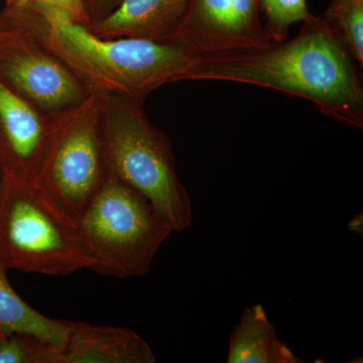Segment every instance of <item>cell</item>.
<instances>
[{
  "label": "cell",
  "mask_w": 363,
  "mask_h": 363,
  "mask_svg": "<svg viewBox=\"0 0 363 363\" xmlns=\"http://www.w3.org/2000/svg\"><path fill=\"white\" fill-rule=\"evenodd\" d=\"M0 123L9 161L30 180L44 145L45 130L35 112L0 83Z\"/></svg>",
  "instance_id": "cell-11"
},
{
  "label": "cell",
  "mask_w": 363,
  "mask_h": 363,
  "mask_svg": "<svg viewBox=\"0 0 363 363\" xmlns=\"http://www.w3.org/2000/svg\"><path fill=\"white\" fill-rule=\"evenodd\" d=\"M259 6L266 18L264 28L272 43L284 42L291 26L303 23L312 16L307 0H259Z\"/></svg>",
  "instance_id": "cell-16"
},
{
  "label": "cell",
  "mask_w": 363,
  "mask_h": 363,
  "mask_svg": "<svg viewBox=\"0 0 363 363\" xmlns=\"http://www.w3.org/2000/svg\"><path fill=\"white\" fill-rule=\"evenodd\" d=\"M37 2L40 6L52 7L70 14L72 18H83L85 13L83 0H28V2Z\"/></svg>",
  "instance_id": "cell-17"
},
{
  "label": "cell",
  "mask_w": 363,
  "mask_h": 363,
  "mask_svg": "<svg viewBox=\"0 0 363 363\" xmlns=\"http://www.w3.org/2000/svg\"><path fill=\"white\" fill-rule=\"evenodd\" d=\"M322 18L362 69L363 0H332Z\"/></svg>",
  "instance_id": "cell-14"
},
{
  "label": "cell",
  "mask_w": 363,
  "mask_h": 363,
  "mask_svg": "<svg viewBox=\"0 0 363 363\" xmlns=\"http://www.w3.org/2000/svg\"><path fill=\"white\" fill-rule=\"evenodd\" d=\"M61 350L33 334H4L0 339V363H60Z\"/></svg>",
  "instance_id": "cell-15"
},
{
  "label": "cell",
  "mask_w": 363,
  "mask_h": 363,
  "mask_svg": "<svg viewBox=\"0 0 363 363\" xmlns=\"http://www.w3.org/2000/svg\"><path fill=\"white\" fill-rule=\"evenodd\" d=\"M6 180L0 179V207H1L2 199H4V188H6Z\"/></svg>",
  "instance_id": "cell-19"
},
{
  "label": "cell",
  "mask_w": 363,
  "mask_h": 363,
  "mask_svg": "<svg viewBox=\"0 0 363 363\" xmlns=\"http://www.w3.org/2000/svg\"><path fill=\"white\" fill-rule=\"evenodd\" d=\"M6 70L18 87L45 106H62L78 96L77 86L70 75L45 57H21L9 63Z\"/></svg>",
  "instance_id": "cell-12"
},
{
  "label": "cell",
  "mask_w": 363,
  "mask_h": 363,
  "mask_svg": "<svg viewBox=\"0 0 363 363\" xmlns=\"http://www.w3.org/2000/svg\"><path fill=\"white\" fill-rule=\"evenodd\" d=\"M259 0H193L173 42L198 56L272 43L260 20Z\"/></svg>",
  "instance_id": "cell-6"
},
{
  "label": "cell",
  "mask_w": 363,
  "mask_h": 363,
  "mask_svg": "<svg viewBox=\"0 0 363 363\" xmlns=\"http://www.w3.org/2000/svg\"><path fill=\"white\" fill-rule=\"evenodd\" d=\"M181 80L259 86L312 102L334 121L363 128V81L322 16L303 21L292 40L198 56Z\"/></svg>",
  "instance_id": "cell-1"
},
{
  "label": "cell",
  "mask_w": 363,
  "mask_h": 363,
  "mask_svg": "<svg viewBox=\"0 0 363 363\" xmlns=\"http://www.w3.org/2000/svg\"><path fill=\"white\" fill-rule=\"evenodd\" d=\"M97 274L117 279L149 274L162 243L173 233L135 189L109 175L78 220Z\"/></svg>",
  "instance_id": "cell-4"
},
{
  "label": "cell",
  "mask_w": 363,
  "mask_h": 363,
  "mask_svg": "<svg viewBox=\"0 0 363 363\" xmlns=\"http://www.w3.org/2000/svg\"><path fill=\"white\" fill-rule=\"evenodd\" d=\"M7 272L0 266V331L33 334L63 350L68 338V320L51 319L30 307L13 290Z\"/></svg>",
  "instance_id": "cell-13"
},
{
  "label": "cell",
  "mask_w": 363,
  "mask_h": 363,
  "mask_svg": "<svg viewBox=\"0 0 363 363\" xmlns=\"http://www.w3.org/2000/svg\"><path fill=\"white\" fill-rule=\"evenodd\" d=\"M348 230L350 233H354L362 235L363 233V215L362 212L355 215L351 220L348 222L347 225Z\"/></svg>",
  "instance_id": "cell-18"
},
{
  "label": "cell",
  "mask_w": 363,
  "mask_h": 363,
  "mask_svg": "<svg viewBox=\"0 0 363 363\" xmlns=\"http://www.w3.org/2000/svg\"><path fill=\"white\" fill-rule=\"evenodd\" d=\"M228 363H302L279 337L276 326L260 304L242 313L230 334L227 352Z\"/></svg>",
  "instance_id": "cell-10"
},
{
  "label": "cell",
  "mask_w": 363,
  "mask_h": 363,
  "mask_svg": "<svg viewBox=\"0 0 363 363\" xmlns=\"http://www.w3.org/2000/svg\"><path fill=\"white\" fill-rule=\"evenodd\" d=\"M42 9L59 49L74 65L130 94L142 96L164 83L180 81L198 57L178 42L133 37L102 40L65 11Z\"/></svg>",
  "instance_id": "cell-3"
},
{
  "label": "cell",
  "mask_w": 363,
  "mask_h": 363,
  "mask_svg": "<svg viewBox=\"0 0 363 363\" xmlns=\"http://www.w3.org/2000/svg\"><path fill=\"white\" fill-rule=\"evenodd\" d=\"M104 147L111 175L142 194L173 233L192 226V202L164 135L138 111H121L109 121Z\"/></svg>",
  "instance_id": "cell-5"
},
{
  "label": "cell",
  "mask_w": 363,
  "mask_h": 363,
  "mask_svg": "<svg viewBox=\"0 0 363 363\" xmlns=\"http://www.w3.org/2000/svg\"><path fill=\"white\" fill-rule=\"evenodd\" d=\"M193 0H121V4L96 26L107 35L173 42Z\"/></svg>",
  "instance_id": "cell-9"
},
{
  "label": "cell",
  "mask_w": 363,
  "mask_h": 363,
  "mask_svg": "<svg viewBox=\"0 0 363 363\" xmlns=\"http://www.w3.org/2000/svg\"><path fill=\"white\" fill-rule=\"evenodd\" d=\"M4 332L0 331V339H1L2 337H4Z\"/></svg>",
  "instance_id": "cell-21"
},
{
  "label": "cell",
  "mask_w": 363,
  "mask_h": 363,
  "mask_svg": "<svg viewBox=\"0 0 363 363\" xmlns=\"http://www.w3.org/2000/svg\"><path fill=\"white\" fill-rule=\"evenodd\" d=\"M9 4L14 6H23L28 4V0H9Z\"/></svg>",
  "instance_id": "cell-20"
},
{
  "label": "cell",
  "mask_w": 363,
  "mask_h": 363,
  "mask_svg": "<svg viewBox=\"0 0 363 363\" xmlns=\"http://www.w3.org/2000/svg\"><path fill=\"white\" fill-rule=\"evenodd\" d=\"M0 266L65 277L96 272L78 222L35 180L6 179L0 207Z\"/></svg>",
  "instance_id": "cell-2"
},
{
  "label": "cell",
  "mask_w": 363,
  "mask_h": 363,
  "mask_svg": "<svg viewBox=\"0 0 363 363\" xmlns=\"http://www.w3.org/2000/svg\"><path fill=\"white\" fill-rule=\"evenodd\" d=\"M94 128L79 124L55 145L44 178L35 181L78 222L109 176H104Z\"/></svg>",
  "instance_id": "cell-7"
},
{
  "label": "cell",
  "mask_w": 363,
  "mask_h": 363,
  "mask_svg": "<svg viewBox=\"0 0 363 363\" xmlns=\"http://www.w3.org/2000/svg\"><path fill=\"white\" fill-rule=\"evenodd\" d=\"M60 363H156L150 344L124 327L69 321Z\"/></svg>",
  "instance_id": "cell-8"
}]
</instances>
